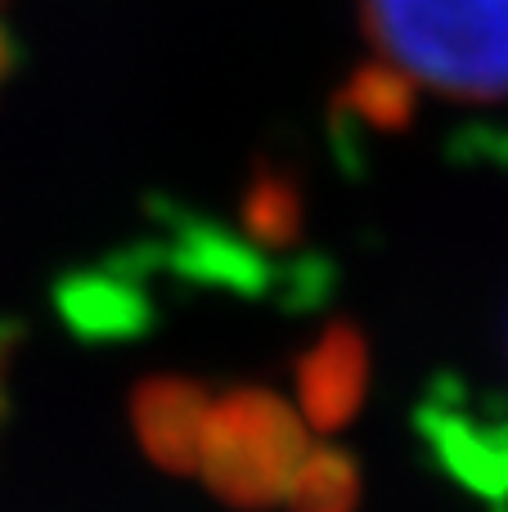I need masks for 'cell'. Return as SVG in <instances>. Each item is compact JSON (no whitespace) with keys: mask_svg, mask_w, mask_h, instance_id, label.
Segmentation results:
<instances>
[{"mask_svg":"<svg viewBox=\"0 0 508 512\" xmlns=\"http://www.w3.org/2000/svg\"><path fill=\"white\" fill-rule=\"evenodd\" d=\"M360 27L401 95L508 99V0H360Z\"/></svg>","mask_w":508,"mask_h":512,"instance_id":"cell-1","label":"cell"},{"mask_svg":"<svg viewBox=\"0 0 508 512\" xmlns=\"http://www.w3.org/2000/svg\"><path fill=\"white\" fill-rule=\"evenodd\" d=\"M0 68H5V18H0Z\"/></svg>","mask_w":508,"mask_h":512,"instance_id":"cell-2","label":"cell"}]
</instances>
